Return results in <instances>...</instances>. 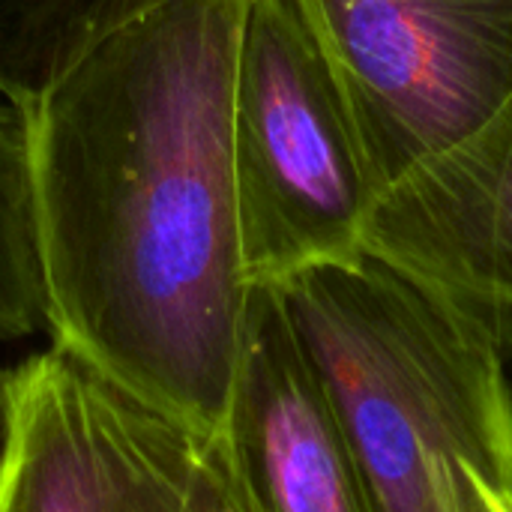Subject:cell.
I'll use <instances>...</instances> for the list:
<instances>
[{
	"label": "cell",
	"mask_w": 512,
	"mask_h": 512,
	"mask_svg": "<svg viewBox=\"0 0 512 512\" xmlns=\"http://www.w3.org/2000/svg\"><path fill=\"white\" fill-rule=\"evenodd\" d=\"M363 249L512 351V93L474 135L375 201Z\"/></svg>",
	"instance_id": "6"
},
{
	"label": "cell",
	"mask_w": 512,
	"mask_h": 512,
	"mask_svg": "<svg viewBox=\"0 0 512 512\" xmlns=\"http://www.w3.org/2000/svg\"><path fill=\"white\" fill-rule=\"evenodd\" d=\"M354 111L378 198L512 93V0H300Z\"/></svg>",
	"instance_id": "4"
},
{
	"label": "cell",
	"mask_w": 512,
	"mask_h": 512,
	"mask_svg": "<svg viewBox=\"0 0 512 512\" xmlns=\"http://www.w3.org/2000/svg\"><path fill=\"white\" fill-rule=\"evenodd\" d=\"M189 435L51 345L0 369V512H159Z\"/></svg>",
	"instance_id": "5"
},
{
	"label": "cell",
	"mask_w": 512,
	"mask_h": 512,
	"mask_svg": "<svg viewBox=\"0 0 512 512\" xmlns=\"http://www.w3.org/2000/svg\"><path fill=\"white\" fill-rule=\"evenodd\" d=\"M159 512H258L237 480L219 435L192 432Z\"/></svg>",
	"instance_id": "10"
},
{
	"label": "cell",
	"mask_w": 512,
	"mask_h": 512,
	"mask_svg": "<svg viewBox=\"0 0 512 512\" xmlns=\"http://www.w3.org/2000/svg\"><path fill=\"white\" fill-rule=\"evenodd\" d=\"M45 324L24 114L0 102V339Z\"/></svg>",
	"instance_id": "9"
},
{
	"label": "cell",
	"mask_w": 512,
	"mask_h": 512,
	"mask_svg": "<svg viewBox=\"0 0 512 512\" xmlns=\"http://www.w3.org/2000/svg\"><path fill=\"white\" fill-rule=\"evenodd\" d=\"M231 168L252 285L366 252L378 189L345 87L300 0H246Z\"/></svg>",
	"instance_id": "3"
},
{
	"label": "cell",
	"mask_w": 512,
	"mask_h": 512,
	"mask_svg": "<svg viewBox=\"0 0 512 512\" xmlns=\"http://www.w3.org/2000/svg\"><path fill=\"white\" fill-rule=\"evenodd\" d=\"M246 0H171L21 108L51 345L219 435L252 282L231 168Z\"/></svg>",
	"instance_id": "1"
},
{
	"label": "cell",
	"mask_w": 512,
	"mask_h": 512,
	"mask_svg": "<svg viewBox=\"0 0 512 512\" xmlns=\"http://www.w3.org/2000/svg\"><path fill=\"white\" fill-rule=\"evenodd\" d=\"M219 438L258 512H381L273 285H252Z\"/></svg>",
	"instance_id": "7"
},
{
	"label": "cell",
	"mask_w": 512,
	"mask_h": 512,
	"mask_svg": "<svg viewBox=\"0 0 512 512\" xmlns=\"http://www.w3.org/2000/svg\"><path fill=\"white\" fill-rule=\"evenodd\" d=\"M381 512H465L512 492L504 348L450 300L363 252L273 285Z\"/></svg>",
	"instance_id": "2"
},
{
	"label": "cell",
	"mask_w": 512,
	"mask_h": 512,
	"mask_svg": "<svg viewBox=\"0 0 512 512\" xmlns=\"http://www.w3.org/2000/svg\"><path fill=\"white\" fill-rule=\"evenodd\" d=\"M465 512H512V492L495 489L483 477H471Z\"/></svg>",
	"instance_id": "11"
},
{
	"label": "cell",
	"mask_w": 512,
	"mask_h": 512,
	"mask_svg": "<svg viewBox=\"0 0 512 512\" xmlns=\"http://www.w3.org/2000/svg\"><path fill=\"white\" fill-rule=\"evenodd\" d=\"M171 0H0V96L33 105L96 45Z\"/></svg>",
	"instance_id": "8"
}]
</instances>
